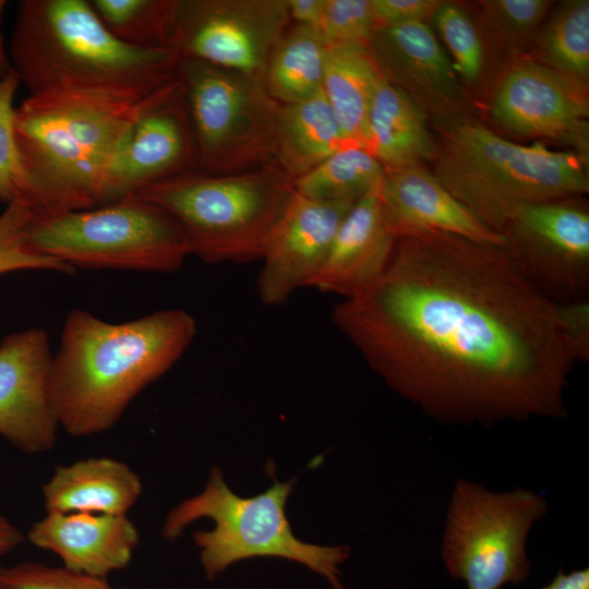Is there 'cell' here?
Masks as SVG:
<instances>
[{
    "label": "cell",
    "instance_id": "obj_1",
    "mask_svg": "<svg viewBox=\"0 0 589 589\" xmlns=\"http://www.w3.org/2000/svg\"><path fill=\"white\" fill-rule=\"evenodd\" d=\"M400 397L445 425L567 416L589 358V303H561L503 248L423 232L398 238L382 275L332 311Z\"/></svg>",
    "mask_w": 589,
    "mask_h": 589
},
{
    "label": "cell",
    "instance_id": "obj_2",
    "mask_svg": "<svg viewBox=\"0 0 589 589\" xmlns=\"http://www.w3.org/2000/svg\"><path fill=\"white\" fill-rule=\"evenodd\" d=\"M195 335V318L181 309L122 323L81 309L69 312L51 366L59 426L75 437L110 430L134 398L176 364Z\"/></svg>",
    "mask_w": 589,
    "mask_h": 589
},
{
    "label": "cell",
    "instance_id": "obj_3",
    "mask_svg": "<svg viewBox=\"0 0 589 589\" xmlns=\"http://www.w3.org/2000/svg\"><path fill=\"white\" fill-rule=\"evenodd\" d=\"M153 93L65 84L29 94L15 107L27 201L38 213L101 205L113 157Z\"/></svg>",
    "mask_w": 589,
    "mask_h": 589
},
{
    "label": "cell",
    "instance_id": "obj_4",
    "mask_svg": "<svg viewBox=\"0 0 589 589\" xmlns=\"http://www.w3.org/2000/svg\"><path fill=\"white\" fill-rule=\"evenodd\" d=\"M9 57L29 94L74 84L148 95L177 76L181 59L120 40L86 0L20 1Z\"/></svg>",
    "mask_w": 589,
    "mask_h": 589
},
{
    "label": "cell",
    "instance_id": "obj_5",
    "mask_svg": "<svg viewBox=\"0 0 589 589\" xmlns=\"http://www.w3.org/2000/svg\"><path fill=\"white\" fill-rule=\"evenodd\" d=\"M433 161L435 178L500 235L521 206L589 191L586 160L575 152L517 144L471 121L448 128Z\"/></svg>",
    "mask_w": 589,
    "mask_h": 589
},
{
    "label": "cell",
    "instance_id": "obj_6",
    "mask_svg": "<svg viewBox=\"0 0 589 589\" xmlns=\"http://www.w3.org/2000/svg\"><path fill=\"white\" fill-rule=\"evenodd\" d=\"M293 192V179L272 161L230 175L193 171L136 195L173 218L191 255L219 264L260 260L264 240Z\"/></svg>",
    "mask_w": 589,
    "mask_h": 589
},
{
    "label": "cell",
    "instance_id": "obj_7",
    "mask_svg": "<svg viewBox=\"0 0 589 589\" xmlns=\"http://www.w3.org/2000/svg\"><path fill=\"white\" fill-rule=\"evenodd\" d=\"M294 480L279 482L252 497L235 494L218 467H213L204 490L173 507L166 517L163 536L178 538L200 518L214 521L211 530H197L193 540L208 579L231 564L254 557H280L298 562L344 589L339 566L349 557L347 546H322L298 539L285 507Z\"/></svg>",
    "mask_w": 589,
    "mask_h": 589
},
{
    "label": "cell",
    "instance_id": "obj_8",
    "mask_svg": "<svg viewBox=\"0 0 589 589\" xmlns=\"http://www.w3.org/2000/svg\"><path fill=\"white\" fill-rule=\"evenodd\" d=\"M28 237L36 252L74 271L172 273L191 255L173 218L136 194L88 209L36 212Z\"/></svg>",
    "mask_w": 589,
    "mask_h": 589
},
{
    "label": "cell",
    "instance_id": "obj_9",
    "mask_svg": "<svg viewBox=\"0 0 589 589\" xmlns=\"http://www.w3.org/2000/svg\"><path fill=\"white\" fill-rule=\"evenodd\" d=\"M549 504L524 488L494 492L458 479L445 516L441 557L448 574L467 589H502L530 575L527 540Z\"/></svg>",
    "mask_w": 589,
    "mask_h": 589
},
{
    "label": "cell",
    "instance_id": "obj_10",
    "mask_svg": "<svg viewBox=\"0 0 589 589\" xmlns=\"http://www.w3.org/2000/svg\"><path fill=\"white\" fill-rule=\"evenodd\" d=\"M196 149V171L219 176L274 161L279 104L263 81L181 58L178 67Z\"/></svg>",
    "mask_w": 589,
    "mask_h": 589
},
{
    "label": "cell",
    "instance_id": "obj_11",
    "mask_svg": "<svg viewBox=\"0 0 589 589\" xmlns=\"http://www.w3.org/2000/svg\"><path fill=\"white\" fill-rule=\"evenodd\" d=\"M290 22L288 0H177L171 47L181 58L263 81Z\"/></svg>",
    "mask_w": 589,
    "mask_h": 589
},
{
    "label": "cell",
    "instance_id": "obj_12",
    "mask_svg": "<svg viewBox=\"0 0 589 589\" xmlns=\"http://www.w3.org/2000/svg\"><path fill=\"white\" fill-rule=\"evenodd\" d=\"M579 197L521 206L501 231L516 265L561 303L587 300L589 292V213Z\"/></svg>",
    "mask_w": 589,
    "mask_h": 589
},
{
    "label": "cell",
    "instance_id": "obj_13",
    "mask_svg": "<svg viewBox=\"0 0 589 589\" xmlns=\"http://www.w3.org/2000/svg\"><path fill=\"white\" fill-rule=\"evenodd\" d=\"M196 171V149L177 76L153 93L109 167L101 205Z\"/></svg>",
    "mask_w": 589,
    "mask_h": 589
},
{
    "label": "cell",
    "instance_id": "obj_14",
    "mask_svg": "<svg viewBox=\"0 0 589 589\" xmlns=\"http://www.w3.org/2000/svg\"><path fill=\"white\" fill-rule=\"evenodd\" d=\"M492 113L512 133L565 142L587 160V85L538 61H518L502 77Z\"/></svg>",
    "mask_w": 589,
    "mask_h": 589
},
{
    "label": "cell",
    "instance_id": "obj_15",
    "mask_svg": "<svg viewBox=\"0 0 589 589\" xmlns=\"http://www.w3.org/2000/svg\"><path fill=\"white\" fill-rule=\"evenodd\" d=\"M353 204L292 193L264 240L256 281L264 304L280 305L301 287H309Z\"/></svg>",
    "mask_w": 589,
    "mask_h": 589
},
{
    "label": "cell",
    "instance_id": "obj_16",
    "mask_svg": "<svg viewBox=\"0 0 589 589\" xmlns=\"http://www.w3.org/2000/svg\"><path fill=\"white\" fill-rule=\"evenodd\" d=\"M53 353L47 333L33 327L0 341V436L19 450L49 452L60 428L51 398Z\"/></svg>",
    "mask_w": 589,
    "mask_h": 589
},
{
    "label": "cell",
    "instance_id": "obj_17",
    "mask_svg": "<svg viewBox=\"0 0 589 589\" xmlns=\"http://www.w3.org/2000/svg\"><path fill=\"white\" fill-rule=\"evenodd\" d=\"M366 46L383 77L425 115L447 116L461 109L458 75L425 22L375 27Z\"/></svg>",
    "mask_w": 589,
    "mask_h": 589
},
{
    "label": "cell",
    "instance_id": "obj_18",
    "mask_svg": "<svg viewBox=\"0 0 589 589\" xmlns=\"http://www.w3.org/2000/svg\"><path fill=\"white\" fill-rule=\"evenodd\" d=\"M380 195L397 239L434 232L505 247L502 235L482 223L423 166L385 169Z\"/></svg>",
    "mask_w": 589,
    "mask_h": 589
},
{
    "label": "cell",
    "instance_id": "obj_19",
    "mask_svg": "<svg viewBox=\"0 0 589 589\" xmlns=\"http://www.w3.org/2000/svg\"><path fill=\"white\" fill-rule=\"evenodd\" d=\"M27 539L56 554L69 570L107 578L128 567L140 533L127 515L47 513L31 526Z\"/></svg>",
    "mask_w": 589,
    "mask_h": 589
},
{
    "label": "cell",
    "instance_id": "obj_20",
    "mask_svg": "<svg viewBox=\"0 0 589 589\" xmlns=\"http://www.w3.org/2000/svg\"><path fill=\"white\" fill-rule=\"evenodd\" d=\"M380 184L347 213L323 267L309 287L345 299L366 288L385 271L397 237L385 216Z\"/></svg>",
    "mask_w": 589,
    "mask_h": 589
},
{
    "label": "cell",
    "instance_id": "obj_21",
    "mask_svg": "<svg viewBox=\"0 0 589 589\" xmlns=\"http://www.w3.org/2000/svg\"><path fill=\"white\" fill-rule=\"evenodd\" d=\"M142 491L137 473L111 457H89L59 465L43 485L46 513L127 515Z\"/></svg>",
    "mask_w": 589,
    "mask_h": 589
},
{
    "label": "cell",
    "instance_id": "obj_22",
    "mask_svg": "<svg viewBox=\"0 0 589 589\" xmlns=\"http://www.w3.org/2000/svg\"><path fill=\"white\" fill-rule=\"evenodd\" d=\"M426 115L381 74L368 117L366 151L384 169L423 166L433 160L436 144Z\"/></svg>",
    "mask_w": 589,
    "mask_h": 589
},
{
    "label": "cell",
    "instance_id": "obj_23",
    "mask_svg": "<svg viewBox=\"0 0 589 589\" xmlns=\"http://www.w3.org/2000/svg\"><path fill=\"white\" fill-rule=\"evenodd\" d=\"M349 145L322 89L292 104H279L274 161L293 180Z\"/></svg>",
    "mask_w": 589,
    "mask_h": 589
},
{
    "label": "cell",
    "instance_id": "obj_24",
    "mask_svg": "<svg viewBox=\"0 0 589 589\" xmlns=\"http://www.w3.org/2000/svg\"><path fill=\"white\" fill-rule=\"evenodd\" d=\"M380 79L368 46H327L322 92L351 146L366 149L368 117Z\"/></svg>",
    "mask_w": 589,
    "mask_h": 589
},
{
    "label": "cell",
    "instance_id": "obj_25",
    "mask_svg": "<svg viewBox=\"0 0 589 589\" xmlns=\"http://www.w3.org/2000/svg\"><path fill=\"white\" fill-rule=\"evenodd\" d=\"M327 45L311 27L292 24L275 44L263 83L281 105L306 99L322 89Z\"/></svg>",
    "mask_w": 589,
    "mask_h": 589
},
{
    "label": "cell",
    "instance_id": "obj_26",
    "mask_svg": "<svg viewBox=\"0 0 589 589\" xmlns=\"http://www.w3.org/2000/svg\"><path fill=\"white\" fill-rule=\"evenodd\" d=\"M538 62L588 85L589 1L561 2L536 34Z\"/></svg>",
    "mask_w": 589,
    "mask_h": 589
},
{
    "label": "cell",
    "instance_id": "obj_27",
    "mask_svg": "<svg viewBox=\"0 0 589 589\" xmlns=\"http://www.w3.org/2000/svg\"><path fill=\"white\" fill-rule=\"evenodd\" d=\"M385 169L365 148L342 147L293 180L294 191L321 201L356 203L378 184Z\"/></svg>",
    "mask_w": 589,
    "mask_h": 589
},
{
    "label": "cell",
    "instance_id": "obj_28",
    "mask_svg": "<svg viewBox=\"0 0 589 589\" xmlns=\"http://www.w3.org/2000/svg\"><path fill=\"white\" fill-rule=\"evenodd\" d=\"M106 27L140 48H172L177 0H89Z\"/></svg>",
    "mask_w": 589,
    "mask_h": 589
},
{
    "label": "cell",
    "instance_id": "obj_29",
    "mask_svg": "<svg viewBox=\"0 0 589 589\" xmlns=\"http://www.w3.org/2000/svg\"><path fill=\"white\" fill-rule=\"evenodd\" d=\"M36 208L25 199H14L0 214V275L16 271H52L73 274L68 265L36 252L29 243V227Z\"/></svg>",
    "mask_w": 589,
    "mask_h": 589
},
{
    "label": "cell",
    "instance_id": "obj_30",
    "mask_svg": "<svg viewBox=\"0 0 589 589\" xmlns=\"http://www.w3.org/2000/svg\"><path fill=\"white\" fill-rule=\"evenodd\" d=\"M432 19L452 55L458 77L470 84L477 82L483 69L484 50L468 14L459 5L443 1Z\"/></svg>",
    "mask_w": 589,
    "mask_h": 589
},
{
    "label": "cell",
    "instance_id": "obj_31",
    "mask_svg": "<svg viewBox=\"0 0 589 589\" xmlns=\"http://www.w3.org/2000/svg\"><path fill=\"white\" fill-rule=\"evenodd\" d=\"M20 79L13 68L0 77V200H27V184L22 171L14 137V97Z\"/></svg>",
    "mask_w": 589,
    "mask_h": 589
},
{
    "label": "cell",
    "instance_id": "obj_32",
    "mask_svg": "<svg viewBox=\"0 0 589 589\" xmlns=\"http://www.w3.org/2000/svg\"><path fill=\"white\" fill-rule=\"evenodd\" d=\"M375 27L371 0H325L318 33L327 46H366Z\"/></svg>",
    "mask_w": 589,
    "mask_h": 589
},
{
    "label": "cell",
    "instance_id": "obj_33",
    "mask_svg": "<svg viewBox=\"0 0 589 589\" xmlns=\"http://www.w3.org/2000/svg\"><path fill=\"white\" fill-rule=\"evenodd\" d=\"M489 24L504 40L516 44L536 36L549 15V0H483L480 1Z\"/></svg>",
    "mask_w": 589,
    "mask_h": 589
},
{
    "label": "cell",
    "instance_id": "obj_34",
    "mask_svg": "<svg viewBox=\"0 0 589 589\" xmlns=\"http://www.w3.org/2000/svg\"><path fill=\"white\" fill-rule=\"evenodd\" d=\"M0 578L3 589H117L107 578L37 562L1 567Z\"/></svg>",
    "mask_w": 589,
    "mask_h": 589
},
{
    "label": "cell",
    "instance_id": "obj_35",
    "mask_svg": "<svg viewBox=\"0 0 589 589\" xmlns=\"http://www.w3.org/2000/svg\"><path fill=\"white\" fill-rule=\"evenodd\" d=\"M440 0H371L376 27L432 19Z\"/></svg>",
    "mask_w": 589,
    "mask_h": 589
},
{
    "label": "cell",
    "instance_id": "obj_36",
    "mask_svg": "<svg viewBox=\"0 0 589 589\" xmlns=\"http://www.w3.org/2000/svg\"><path fill=\"white\" fill-rule=\"evenodd\" d=\"M324 7L325 0H288L290 21L318 32Z\"/></svg>",
    "mask_w": 589,
    "mask_h": 589
},
{
    "label": "cell",
    "instance_id": "obj_37",
    "mask_svg": "<svg viewBox=\"0 0 589 589\" xmlns=\"http://www.w3.org/2000/svg\"><path fill=\"white\" fill-rule=\"evenodd\" d=\"M539 589H589V568L574 569L569 573L560 569L550 582Z\"/></svg>",
    "mask_w": 589,
    "mask_h": 589
},
{
    "label": "cell",
    "instance_id": "obj_38",
    "mask_svg": "<svg viewBox=\"0 0 589 589\" xmlns=\"http://www.w3.org/2000/svg\"><path fill=\"white\" fill-rule=\"evenodd\" d=\"M25 537L8 518L0 515V558L17 548Z\"/></svg>",
    "mask_w": 589,
    "mask_h": 589
},
{
    "label": "cell",
    "instance_id": "obj_39",
    "mask_svg": "<svg viewBox=\"0 0 589 589\" xmlns=\"http://www.w3.org/2000/svg\"><path fill=\"white\" fill-rule=\"evenodd\" d=\"M7 3L8 2L5 0H0V77H3L12 69L10 57L8 51L5 50L1 31L2 16Z\"/></svg>",
    "mask_w": 589,
    "mask_h": 589
},
{
    "label": "cell",
    "instance_id": "obj_40",
    "mask_svg": "<svg viewBox=\"0 0 589 589\" xmlns=\"http://www.w3.org/2000/svg\"><path fill=\"white\" fill-rule=\"evenodd\" d=\"M1 567L2 566L0 565V573H1ZM0 589H3L2 584H1V578H0Z\"/></svg>",
    "mask_w": 589,
    "mask_h": 589
}]
</instances>
